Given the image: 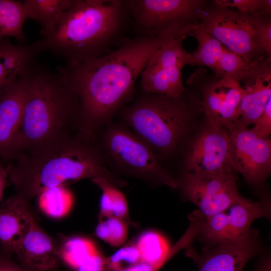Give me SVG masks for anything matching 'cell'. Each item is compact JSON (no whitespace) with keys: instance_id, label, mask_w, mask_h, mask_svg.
<instances>
[{"instance_id":"cell-4","label":"cell","mask_w":271,"mask_h":271,"mask_svg":"<svg viewBox=\"0 0 271 271\" xmlns=\"http://www.w3.org/2000/svg\"><path fill=\"white\" fill-rule=\"evenodd\" d=\"M8 164L16 194L28 202L45 190L85 179L102 177L117 187L124 185L108 168L95 141L79 134Z\"/></svg>"},{"instance_id":"cell-9","label":"cell","mask_w":271,"mask_h":271,"mask_svg":"<svg viewBox=\"0 0 271 271\" xmlns=\"http://www.w3.org/2000/svg\"><path fill=\"white\" fill-rule=\"evenodd\" d=\"M190 32L177 35L166 42L151 56L141 74L143 91L180 97L185 91L182 70L188 64L190 54L183 42Z\"/></svg>"},{"instance_id":"cell-36","label":"cell","mask_w":271,"mask_h":271,"mask_svg":"<svg viewBox=\"0 0 271 271\" xmlns=\"http://www.w3.org/2000/svg\"><path fill=\"white\" fill-rule=\"evenodd\" d=\"M9 178V167L8 163L3 160L0 161V202L3 197L4 189L8 183Z\"/></svg>"},{"instance_id":"cell-3","label":"cell","mask_w":271,"mask_h":271,"mask_svg":"<svg viewBox=\"0 0 271 271\" xmlns=\"http://www.w3.org/2000/svg\"><path fill=\"white\" fill-rule=\"evenodd\" d=\"M130 21L127 0H77L62 16L53 34L33 45L37 54L49 51L67 63L87 62L127 41Z\"/></svg>"},{"instance_id":"cell-15","label":"cell","mask_w":271,"mask_h":271,"mask_svg":"<svg viewBox=\"0 0 271 271\" xmlns=\"http://www.w3.org/2000/svg\"><path fill=\"white\" fill-rule=\"evenodd\" d=\"M31 68L0 96V159L5 162L13 157Z\"/></svg>"},{"instance_id":"cell-5","label":"cell","mask_w":271,"mask_h":271,"mask_svg":"<svg viewBox=\"0 0 271 271\" xmlns=\"http://www.w3.org/2000/svg\"><path fill=\"white\" fill-rule=\"evenodd\" d=\"M201 111L202 100L185 90L178 98L143 92L117 113L160 159L175 151Z\"/></svg>"},{"instance_id":"cell-18","label":"cell","mask_w":271,"mask_h":271,"mask_svg":"<svg viewBox=\"0 0 271 271\" xmlns=\"http://www.w3.org/2000/svg\"><path fill=\"white\" fill-rule=\"evenodd\" d=\"M29 202L15 194L0 205V246L13 253L35 218Z\"/></svg>"},{"instance_id":"cell-16","label":"cell","mask_w":271,"mask_h":271,"mask_svg":"<svg viewBox=\"0 0 271 271\" xmlns=\"http://www.w3.org/2000/svg\"><path fill=\"white\" fill-rule=\"evenodd\" d=\"M20 265L30 271H50L60 262L59 244L34 218L14 253Z\"/></svg>"},{"instance_id":"cell-35","label":"cell","mask_w":271,"mask_h":271,"mask_svg":"<svg viewBox=\"0 0 271 271\" xmlns=\"http://www.w3.org/2000/svg\"><path fill=\"white\" fill-rule=\"evenodd\" d=\"M0 271H30L12 260L10 254L3 251L0 253Z\"/></svg>"},{"instance_id":"cell-14","label":"cell","mask_w":271,"mask_h":271,"mask_svg":"<svg viewBox=\"0 0 271 271\" xmlns=\"http://www.w3.org/2000/svg\"><path fill=\"white\" fill-rule=\"evenodd\" d=\"M216 244L202 255L194 256L199 271H242L259 249L258 232L253 230L246 237Z\"/></svg>"},{"instance_id":"cell-30","label":"cell","mask_w":271,"mask_h":271,"mask_svg":"<svg viewBox=\"0 0 271 271\" xmlns=\"http://www.w3.org/2000/svg\"><path fill=\"white\" fill-rule=\"evenodd\" d=\"M213 5L221 8L236 9V11L253 16L270 17V0H215Z\"/></svg>"},{"instance_id":"cell-25","label":"cell","mask_w":271,"mask_h":271,"mask_svg":"<svg viewBox=\"0 0 271 271\" xmlns=\"http://www.w3.org/2000/svg\"><path fill=\"white\" fill-rule=\"evenodd\" d=\"M98 251L92 240L82 236L70 237L59 245L60 261L73 270Z\"/></svg>"},{"instance_id":"cell-21","label":"cell","mask_w":271,"mask_h":271,"mask_svg":"<svg viewBox=\"0 0 271 271\" xmlns=\"http://www.w3.org/2000/svg\"><path fill=\"white\" fill-rule=\"evenodd\" d=\"M77 0H25L23 2L28 19L41 26L42 38L51 36L63 14L72 9Z\"/></svg>"},{"instance_id":"cell-22","label":"cell","mask_w":271,"mask_h":271,"mask_svg":"<svg viewBox=\"0 0 271 271\" xmlns=\"http://www.w3.org/2000/svg\"><path fill=\"white\" fill-rule=\"evenodd\" d=\"M230 239L247 237L256 219L270 217V208L262 202L245 201L232 204L226 210Z\"/></svg>"},{"instance_id":"cell-24","label":"cell","mask_w":271,"mask_h":271,"mask_svg":"<svg viewBox=\"0 0 271 271\" xmlns=\"http://www.w3.org/2000/svg\"><path fill=\"white\" fill-rule=\"evenodd\" d=\"M192 36L197 40L198 46L196 50L190 53L188 64L206 66L214 71L224 47L204 29L200 23L194 29Z\"/></svg>"},{"instance_id":"cell-2","label":"cell","mask_w":271,"mask_h":271,"mask_svg":"<svg viewBox=\"0 0 271 271\" xmlns=\"http://www.w3.org/2000/svg\"><path fill=\"white\" fill-rule=\"evenodd\" d=\"M78 119V100L66 78L35 62L30 71L11 160L79 134Z\"/></svg>"},{"instance_id":"cell-23","label":"cell","mask_w":271,"mask_h":271,"mask_svg":"<svg viewBox=\"0 0 271 271\" xmlns=\"http://www.w3.org/2000/svg\"><path fill=\"white\" fill-rule=\"evenodd\" d=\"M27 19L23 2L0 0V42L13 37L18 43H23V26Z\"/></svg>"},{"instance_id":"cell-29","label":"cell","mask_w":271,"mask_h":271,"mask_svg":"<svg viewBox=\"0 0 271 271\" xmlns=\"http://www.w3.org/2000/svg\"><path fill=\"white\" fill-rule=\"evenodd\" d=\"M96 235L114 247L125 243L128 235L127 225L125 220L113 216L100 219L95 229Z\"/></svg>"},{"instance_id":"cell-26","label":"cell","mask_w":271,"mask_h":271,"mask_svg":"<svg viewBox=\"0 0 271 271\" xmlns=\"http://www.w3.org/2000/svg\"><path fill=\"white\" fill-rule=\"evenodd\" d=\"M37 197L41 211L53 218L58 219L66 216L73 203L72 193L64 186L45 190Z\"/></svg>"},{"instance_id":"cell-20","label":"cell","mask_w":271,"mask_h":271,"mask_svg":"<svg viewBox=\"0 0 271 271\" xmlns=\"http://www.w3.org/2000/svg\"><path fill=\"white\" fill-rule=\"evenodd\" d=\"M194 233L189 231L171 248L167 239L160 233L154 231L143 233L134 243L140 253L141 261L162 267L178 250L189 241Z\"/></svg>"},{"instance_id":"cell-1","label":"cell","mask_w":271,"mask_h":271,"mask_svg":"<svg viewBox=\"0 0 271 271\" xmlns=\"http://www.w3.org/2000/svg\"><path fill=\"white\" fill-rule=\"evenodd\" d=\"M180 30L138 36L98 58L67 63L58 70L67 79L78 102V132L94 141L99 131L136 97V82L153 53Z\"/></svg>"},{"instance_id":"cell-31","label":"cell","mask_w":271,"mask_h":271,"mask_svg":"<svg viewBox=\"0 0 271 271\" xmlns=\"http://www.w3.org/2000/svg\"><path fill=\"white\" fill-rule=\"evenodd\" d=\"M140 261V253L135 243L126 245L106 257L109 271H121Z\"/></svg>"},{"instance_id":"cell-13","label":"cell","mask_w":271,"mask_h":271,"mask_svg":"<svg viewBox=\"0 0 271 271\" xmlns=\"http://www.w3.org/2000/svg\"><path fill=\"white\" fill-rule=\"evenodd\" d=\"M230 138L226 129L206 120L191 143L185 157L187 172L232 173Z\"/></svg>"},{"instance_id":"cell-38","label":"cell","mask_w":271,"mask_h":271,"mask_svg":"<svg viewBox=\"0 0 271 271\" xmlns=\"http://www.w3.org/2000/svg\"><path fill=\"white\" fill-rule=\"evenodd\" d=\"M255 271H271V260L269 256L264 257L259 263Z\"/></svg>"},{"instance_id":"cell-7","label":"cell","mask_w":271,"mask_h":271,"mask_svg":"<svg viewBox=\"0 0 271 271\" xmlns=\"http://www.w3.org/2000/svg\"><path fill=\"white\" fill-rule=\"evenodd\" d=\"M138 36H154L198 23L207 2L203 0H127Z\"/></svg>"},{"instance_id":"cell-34","label":"cell","mask_w":271,"mask_h":271,"mask_svg":"<svg viewBox=\"0 0 271 271\" xmlns=\"http://www.w3.org/2000/svg\"><path fill=\"white\" fill-rule=\"evenodd\" d=\"M74 271H109L106 257L98 251Z\"/></svg>"},{"instance_id":"cell-37","label":"cell","mask_w":271,"mask_h":271,"mask_svg":"<svg viewBox=\"0 0 271 271\" xmlns=\"http://www.w3.org/2000/svg\"><path fill=\"white\" fill-rule=\"evenodd\" d=\"M161 267L140 261L121 271H158Z\"/></svg>"},{"instance_id":"cell-11","label":"cell","mask_w":271,"mask_h":271,"mask_svg":"<svg viewBox=\"0 0 271 271\" xmlns=\"http://www.w3.org/2000/svg\"><path fill=\"white\" fill-rule=\"evenodd\" d=\"M230 138L229 155L235 172L252 185L262 184L271 171V141L237 121L225 127Z\"/></svg>"},{"instance_id":"cell-8","label":"cell","mask_w":271,"mask_h":271,"mask_svg":"<svg viewBox=\"0 0 271 271\" xmlns=\"http://www.w3.org/2000/svg\"><path fill=\"white\" fill-rule=\"evenodd\" d=\"M258 16L213 5L207 6L200 20L201 26L228 50L247 60L255 61L266 57L258 43Z\"/></svg>"},{"instance_id":"cell-33","label":"cell","mask_w":271,"mask_h":271,"mask_svg":"<svg viewBox=\"0 0 271 271\" xmlns=\"http://www.w3.org/2000/svg\"><path fill=\"white\" fill-rule=\"evenodd\" d=\"M254 124L251 130L255 134L261 138H269L271 133V98Z\"/></svg>"},{"instance_id":"cell-27","label":"cell","mask_w":271,"mask_h":271,"mask_svg":"<svg viewBox=\"0 0 271 271\" xmlns=\"http://www.w3.org/2000/svg\"><path fill=\"white\" fill-rule=\"evenodd\" d=\"M263 58L255 61L247 60L224 47L219 62L213 71L214 75L220 78H231L240 81Z\"/></svg>"},{"instance_id":"cell-19","label":"cell","mask_w":271,"mask_h":271,"mask_svg":"<svg viewBox=\"0 0 271 271\" xmlns=\"http://www.w3.org/2000/svg\"><path fill=\"white\" fill-rule=\"evenodd\" d=\"M33 46L13 43L9 38L0 42V96L36 62Z\"/></svg>"},{"instance_id":"cell-6","label":"cell","mask_w":271,"mask_h":271,"mask_svg":"<svg viewBox=\"0 0 271 271\" xmlns=\"http://www.w3.org/2000/svg\"><path fill=\"white\" fill-rule=\"evenodd\" d=\"M108 168L148 183L178 188V181L161 165L153 150L123 123L111 120L95 140Z\"/></svg>"},{"instance_id":"cell-32","label":"cell","mask_w":271,"mask_h":271,"mask_svg":"<svg viewBox=\"0 0 271 271\" xmlns=\"http://www.w3.org/2000/svg\"><path fill=\"white\" fill-rule=\"evenodd\" d=\"M257 27L260 48L266 57L271 59V20L270 17L258 16Z\"/></svg>"},{"instance_id":"cell-10","label":"cell","mask_w":271,"mask_h":271,"mask_svg":"<svg viewBox=\"0 0 271 271\" xmlns=\"http://www.w3.org/2000/svg\"><path fill=\"white\" fill-rule=\"evenodd\" d=\"M177 181L178 188L197 206L204 218L224 211L232 204L246 200L238 191L234 174L185 172Z\"/></svg>"},{"instance_id":"cell-28","label":"cell","mask_w":271,"mask_h":271,"mask_svg":"<svg viewBox=\"0 0 271 271\" xmlns=\"http://www.w3.org/2000/svg\"><path fill=\"white\" fill-rule=\"evenodd\" d=\"M202 218L199 232L204 240L216 244L231 240L226 210Z\"/></svg>"},{"instance_id":"cell-17","label":"cell","mask_w":271,"mask_h":271,"mask_svg":"<svg viewBox=\"0 0 271 271\" xmlns=\"http://www.w3.org/2000/svg\"><path fill=\"white\" fill-rule=\"evenodd\" d=\"M239 82L244 92L235 121L247 127L254 123L271 98V59H261Z\"/></svg>"},{"instance_id":"cell-12","label":"cell","mask_w":271,"mask_h":271,"mask_svg":"<svg viewBox=\"0 0 271 271\" xmlns=\"http://www.w3.org/2000/svg\"><path fill=\"white\" fill-rule=\"evenodd\" d=\"M187 83L199 86L206 120L226 127L237 119L244 92L239 81L210 76L202 67L188 77Z\"/></svg>"},{"instance_id":"cell-39","label":"cell","mask_w":271,"mask_h":271,"mask_svg":"<svg viewBox=\"0 0 271 271\" xmlns=\"http://www.w3.org/2000/svg\"><path fill=\"white\" fill-rule=\"evenodd\" d=\"M1 160H1V159H0V161H1Z\"/></svg>"}]
</instances>
